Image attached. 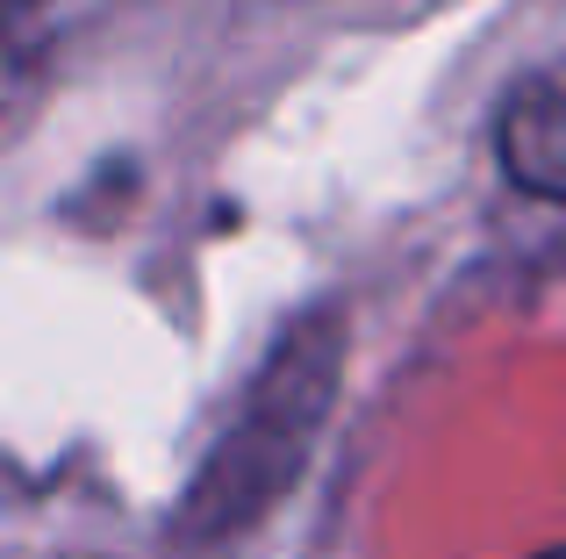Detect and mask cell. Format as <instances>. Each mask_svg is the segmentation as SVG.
<instances>
[{"instance_id":"4","label":"cell","mask_w":566,"mask_h":559,"mask_svg":"<svg viewBox=\"0 0 566 559\" xmlns=\"http://www.w3.org/2000/svg\"><path fill=\"white\" fill-rule=\"evenodd\" d=\"M14 8H29V0H14Z\"/></svg>"},{"instance_id":"2","label":"cell","mask_w":566,"mask_h":559,"mask_svg":"<svg viewBox=\"0 0 566 559\" xmlns=\"http://www.w3.org/2000/svg\"><path fill=\"white\" fill-rule=\"evenodd\" d=\"M495 158H502L516 194L566 209V57L559 65H531L524 80L502 94Z\"/></svg>"},{"instance_id":"1","label":"cell","mask_w":566,"mask_h":559,"mask_svg":"<svg viewBox=\"0 0 566 559\" xmlns=\"http://www.w3.org/2000/svg\"><path fill=\"white\" fill-rule=\"evenodd\" d=\"M337 380H345V316L308 308L273 337L237 409L222 416L216 445L193 466L180 509H172V531L187 546H222V538H244L259 517H273V503L302 481L308 452L331 423Z\"/></svg>"},{"instance_id":"3","label":"cell","mask_w":566,"mask_h":559,"mask_svg":"<svg viewBox=\"0 0 566 559\" xmlns=\"http://www.w3.org/2000/svg\"><path fill=\"white\" fill-rule=\"evenodd\" d=\"M531 559H566V546H553V552H531Z\"/></svg>"}]
</instances>
